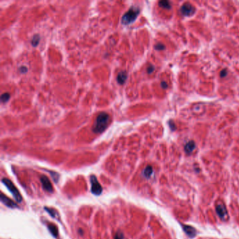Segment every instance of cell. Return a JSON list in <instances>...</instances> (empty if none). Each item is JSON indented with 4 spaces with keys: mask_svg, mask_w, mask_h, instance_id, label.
Here are the masks:
<instances>
[{
    "mask_svg": "<svg viewBox=\"0 0 239 239\" xmlns=\"http://www.w3.org/2000/svg\"><path fill=\"white\" fill-rule=\"evenodd\" d=\"M152 173H153V168H152V166H148L144 168V171H143V175H144V177H149L152 174Z\"/></svg>",
    "mask_w": 239,
    "mask_h": 239,
    "instance_id": "obj_12",
    "label": "cell"
},
{
    "mask_svg": "<svg viewBox=\"0 0 239 239\" xmlns=\"http://www.w3.org/2000/svg\"><path fill=\"white\" fill-rule=\"evenodd\" d=\"M226 75H227V72H226V70H223L221 72L220 76H221V77H224L226 76Z\"/></svg>",
    "mask_w": 239,
    "mask_h": 239,
    "instance_id": "obj_21",
    "label": "cell"
},
{
    "mask_svg": "<svg viewBox=\"0 0 239 239\" xmlns=\"http://www.w3.org/2000/svg\"><path fill=\"white\" fill-rule=\"evenodd\" d=\"M39 40H40V37H39L38 34H35V35L33 36L32 39V45L33 46H37L38 45Z\"/></svg>",
    "mask_w": 239,
    "mask_h": 239,
    "instance_id": "obj_15",
    "label": "cell"
},
{
    "mask_svg": "<svg viewBox=\"0 0 239 239\" xmlns=\"http://www.w3.org/2000/svg\"><path fill=\"white\" fill-rule=\"evenodd\" d=\"M48 229H49L50 232L51 233V234L53 236H55V237L58 236V231L57 227H56V226L53 225V224H49V225L48 226Z\"/></svg>",
    "mask_w": 239,
    "mask_h": 239,
    "instance_id": "obj_13",
    "label": "cell"
},
{
    "mask_svg": "<svg viewBox=\"0 0 239 239\" xmlns=\"http://www.w3.org/2000/svg\"><path fill=\"white\" fill-rule=\"evenodd\" d=\"M9 99H10V94L8 93H4L1 95V100L2 103H7L9 101Z\"/></svg>",
    "mask_w": 239,
    "mask_h": 239,
    "instance_id": "obj_16",
    "label": "cell"
},
{
    "mask_svg": "<svg viewBox=\"0 0 239 239\" xmlns=\"http://www.w3.org/2000/svg\"><path fill=\"white\" fill-rule=\"evenodd\" d=\"M1 182H2V183L4 184L6 187H7L8 188V189L11 191V193L13 194V197L15 198V201L18 203L21 202L23 198H22L21 195H20L18 189L15 187V186L13 185V182L11 181V180H9V179H7V178H3L2 180H1Z\"/></svg>",
    "mask_w": 239,
    "mask_h": 239,
    "instance_id": "obj_3",
    "label": "cell"
},
{
    "mask_svg": "<svg viewBox=\"0 0 239 239\" xmlns=\"http://www.w3.org/2000/svg\"><path fill=\"white\" fill-rule=\"evenodd\" d=\"M124 234L121 232L116 233L115 236H114V239H124Z\"/></svg>",
    "mask_w": 239,
    "mask_h": 239,
    "instance_id": "obj_17",
    "label": "cell"
},
{
    "mask_svg": "<svg viewBox=\"0 0 239 239\" xmlns=\"http://www.w3.org/2000/svg\"><path fill=\"white\" fill-rule=\"evenodd\" d=\"M78 232H79V234L81 236H83V234H84V232H83V230L81 229H79Z\"/></svg>",
    "mask_w": 239,
    "mask_h": 239,
    "instance_id": "obj_25",
    "label": "cell"
},
{
    "mask_svg": "<svg viewBox=\"0 0 239 239\" xmlns=\"http://www.w3.org/2000/svg\"><path fill=\"white\" fill-rule=\"evenodd\" d=\"M154 67L153 65H149V67H148V68H147V72H148L149 74L152 73V72H154Z\"/></svg>",
    "mask_w": 239,
    "mask_h": 239,
    "instance_id": "obj_20",
    "label": "cell"
},
{
    "mask_svg": "<svg viewBox=\"0 0 239 239\" xmlns=\"http://www.w3.org/2000/svg\"><path fill=\"white\" fill-rule=\"evenodd\" d=\"M165 46L163 44H157L155 46V48L156 50H158V51H161V50H163L165 49Z\"/></svg>",
    "mask_w": 239,
    "mask_h": 239,
    "instance_id": "obj_18",
    "label": "cell"
},
{
    "mask_svg": "<svg viewBox=\"0 0 239 239\" xmlns=\"http://www.w3.org/2000/svg\"><path fill=\"white\" fill-rule=\"evenodd\" d=\"M216 211L218 215H219L220 218L222 220H226L227 217V211L225 206L222 204H219L216 206Z\"/></svg>",
    "mask_w": 239,
    "mask_h": 239,
    "instance_id": "obj_7",
    "label": "cell"
},
{
    "mask_svg": "<svg viewBox=\"0 0 239 239\" xmlns=\"http://www.w3.org/2000/svg\"><path fill=\"white\" fill-rule=\"evenodd\" d=\"M184 230L190 238H193L196 234V229L191 226H184Z\"/></svg>",
    "mask_w": 239,
    "mask_h": 239,
    "instance_id": "obj_9",
    "label": "cell"
},
{
    "mask_svg": "<svg viewBox=\"0 0 239 239\" xmlns=\"http://www.w3.org/2000/svg\"><path fill=\"white\" fill-rule=\"evenodd\" d=\"M195 147H196V144H195L194 141H189V142L187 143L186 145H185V150L187 153L189 154L191 153V152L194 150Z\"/></svg>",
    "mask_w": 239,
    "mask_h": 239,
    "instance_id": "obj_11",
    "label": "cell"
},
{
    "mask_svg": "<svg viewBox=\"0 0 239 239\" xmlns=\"http://www.w3.org/2000/svg\"><path fill=\"white\" fill-rule=\"evenodd\" d=\"M0 199H1V202H2L3 203L5 204V205L8 207H12V208H13V207H17V205L13 202V201L9 199L7 196H6L5 195H4V194H2V193L1 194V197H0Z\"/></svg>",
    "mask_w": 239,
    "mask_h": 239,
    "instance_id": "obj_8",
    "label": "cell"
},
{
    "mask_svg": "<svg viewBox=\"0 0 239 239\" xmlns=\"http://www.w3.org/2000/svg\"><path fill=\"white\" fill-rule=\"evenodd\" d=\"M158 5L163 9H170L171 8V5L168 1H161L158 2Z\"/></svg>",
    "mask_w": 239,
    "mask_h": 239,
    "instance_id": "obj_14",
    "label": "cell"
},
{
    "mask_svg": "<svg viewBox=\"0 0 239 239\" xmlns=\"http://www.w3.org/2000/svg\"><path fill=\"white\" fill-rule=\"evenodd\" d=\"M180 11L182 14L185 16H191L194 13L195 9L191 4L187 3V4H183L180 9Z\"/></svg>",
    "mask_w": 239,
    "mask_h": 239,
    "instance_id": "obj_5",
    "label": "cell"
},
{
    "mask_svg": "<svg viewBox=\"0 0 239 239\" xmlns=\"http://www.w3.org/2000/svg\"><path fill=\"white\" fill-rule=\"evenodd\" d=\"M109 122V116L107 113L101 112L97 116L93 126V130L95 133H101L105 131Z\"/></svg>",
    "mask_w": 239,
    "mask_h": 239,
    "instance_id": "obj_1",
    "label": "cell"
},
{
    "mask_svg": "<svg viewBox=\"0 0 239 239\" xmlns=\"http://www.w3.org/2000/svg\"><path fill=\"white\" fill-rule=\"evenodd\" d=\"M20 71L21 73H26L28 71V69H27L26 67H21L20 68Z\"/></svg>",
    "mask_w": 239,
    "mask_h": 239,
    "instance_id": "obj_22",
    "label": "cell"
},
{
    "mask_svg": "<svg viewBox=\"0 0 239 239\" xmlns=\"http://www.w3.org/2000/svg\"><path fill=\"white\" fill-rule=\"evenodd\" d=\"M45 210H46V211L48 212V213H49L50 215H51L52 217H53V218H55V213H56V212H55L54 210H51V209L48 208V207H45Z\"/></svg>",
    "mask_w": 239,
    "mask_h": 239,
    "instance_id": "obj_19",
    "label": "cell"
},
{
    "mask_svg": "<svg viewBox=\"0 0 239 239\" xmlns=\"http://www.w3.org/2000/svg\"><path fill=\"white\" fill-rule=\"evenodd\" d=\"M127 79V74L125 72H121L117 75V81L119 84H124Z\"/></svg>",
    "mask_w": 239,
    "mask_h": 239,
    "instance_id": "obj_10",
    "label": "cell"
},
{
    "mask_svg": "<svg viewBox=\"0 0 239 239\" xmlns=\"http://www.w3.org/2000/svg\"><path fill=\"white\" fill-rule=\"evenodd\" d=\"M90 181L91 184V192L95 195H100L103 192V187L99 183L97 177L92 175L90 178Z\"/></svg>",
    "mask_w": 239,
    "mask_h": 239,
    "instance_id": "obj_4",
    "label": "cell"
},
{
    "mask_svg": "<svg viewBox=\"0 0 239 239\" xmlns=\"http://www.w3.org/2000/svg\"><path fill=\"white\" fill-rule=\"evenodd\" d=\"M169 123H170L169 126H170V127H171V129H172L173 130H174L175 129V126L173 122V121H171V122H169Z\"/></svg>",
    "mask_w": 239,
    "mask_h": 239,
    "instance_id": "obj_23",
    "label": "cell"
},
{
    "mask_svg": "<svg viewBox=\"0 0 239 239\" xmlns=\"http://www.w3.org/2000/svg\"><path fill=\"white\" fill-rule=\"evenodd\" d=\"M140 13V9L136 7L130 8L122 17V23L124 25H129L136 20Z\"/></svg>",
    "mask_w": 239,
    "mask_h": 239,
    "instance_id": "obj_2",
    "label": "cell"
},
{
    "mask_svg": "<svg viewBox=\"0 0 239 239\" xmlns=\"http://www.w3.org/2000/svg\"><path fill=\"white\" fill-rule=\"evenodd\" d=\"M161 86H162V88H163V89H167V87H168L167 83L165 82V81H162Z\"/></svg>",
    "mask_w": 239,
    "mask_h": 239,
    "instance_id": "obj_24",
    "label": "cell"
},
{
    "mask_svg": "<svg viewBox=\"0 0 239 239\" xmlns=\"http://www.w3.org/2000/svg\"><path fill=\"white\" fill-rule=\"evenodd\" d=\"M41 182L42 184L43 188L46 191H48V192H52L53 191V186H52L51 182H50L49 179L46 176H42L40 178Z\"/></svg>",
    "mask_w": 239,
    "mask_h": 239,
    "instance_id": "obj_6",
    "label": "cell"
}]
</instances>
